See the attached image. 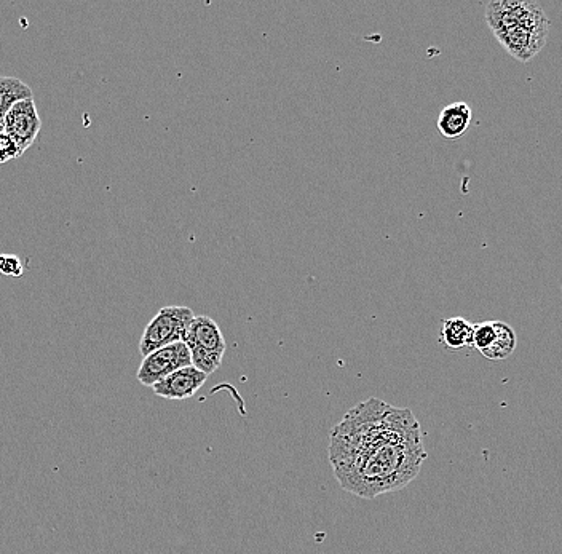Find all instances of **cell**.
Returning <instances> with one entry per match:
<instances>
[{"instance_id":"obj_5","label":"cell","mask_w":562,"mask_h":554,"mask_svg":"<svg viewBox=\"0 0 562 554\" xmlns=\"http://www.w3.org/2000/svg\"><path fill=\"white\" fill-rule=\"evenodd\" d=\"M187 366H192L190 350L187 349L186 342H178L155 350L151 355L144 357L136 377L139 384L152 388L160 380Z\"/></svg>"},{"instance_id":"obj_10","label":"cell","mask_w":562,"mask_h":554,"mask_svg":"<svg viewBox=\"0 0 562 554\" xmlns=\"http://www.w3.org/2000/svg\"><path fill=\"white\" fill-rule=\"evenodd\" d=\"M29 98H32V90L23 80L0 76V130L4 128L5 117L10 109Z\"/></svg>"},{"instance_id":"obj_15","label":"cell","mask_w":562,"mask_h":554,"mask_svg":"<svg viewBox=\"0 0 562 554\" xmlns=\"http://www.w3.org/2000/svg\"><path fill=\"white\" fill-rule=\"evenodd\" d=\"M561 291H562V286H561Z\"/></svg>"},{"instance_id":"obj_1","label":"cell","mask_w":562,"mask_h":554,"mask_svg":"<svg viewBox=\"0 0 562 554\" xmlns=\"http://www.w3.org/2000/svg\"><path fill=\"white\" fill-rule=\"evenodd\" d=\"M328 451L337 483L368 500L408 486L427 459L422 428L411 409L377 398L345 414L329 435Z\"/></svg>"},{"instance_id":"obj_9","label":"cell","mask_w":562,"mask_h":554,"mask_svg":"<svg viewBox=\"0 0 562 554\" xmlns=\"http://www.w3.org/2000/svg\"><path fill=\"white\" fill-rule=\"evenodd\" d=\"M441 344L449 350H460L471 347L473 341V323L467 318L454 317L443 320L441 328Z\"/></svg>"},{"instance_id":"obj_4","label":"cell","mask_w":562,"mask_h":554,"mask_svg":"<svg viewBox=\"0 0 562 554\" xmlns=\"http://www.w3.org/2000/svg\"><path fill=\"white\" fill-rule=\"evenodd\" d=\"M186 345L190 350L192 365L208 376L221 366L227 349L218 323L206 315L194 318L187 333Z\"/></svg>"},{"instance_id":"obj_3","label":"cell","mask_w":562,"mask_h":554,"mask_svg":"<svg viewBox=\"0 0 562 554\" xmlns=\"http://www.w3.org/2000/svg\"><path fill=\"white\" fill-rule=\"evenodd\" d=\"M194 318V312L189 307H163L144 329L143 337L139 341V352L143 357H147L167 345L186 342Z\"/></svg>"},{"instance_id":"obj_6","label":"cell","mask_w":562,"mask_h":554,"mask_svg":"<svg viewBox=\"0 0 562 554\" xmlns=\"http://www.w3.org/2000/svg\"><path fill=\"white\" fill-rule=\"evenodd\" d=\"M42 128L39 111H37L34 98L24 99L10 109L5 117L4 128L10 138L20 147L21 154L28 151L36 143Z\"/></svg>"},{"instance_id":"obj_11","label":"cell","mask_w":562,"mask_h":554,"mask_svg":"<svg viewBox=\"0 0 562 554\" xmlns=\"http://www.w3.org/2000/svg\"><path fill=\"white\" fill-rule=\"evenodd\" d=\"M494 321L497 337H495L494 344H492L489 349L481 352V355L486 357L487 360L492 361L507 360L516 350L515 329L511 328L505 321Z\"/></svg>"},{"instance_id":"obj_13","label":"cell","mask_w":562,"mask_h":554,"mask_svg":"<svg viewBox=\"0 0 562 554\" xmlns=\"http://www.w3.org/2000/svg\"><path fill=\"white\" fill-rule=\"evenodd\" d=\"M24 267L16 254H0V274L5 277L20 278Z\"/></svg>"},{"instance_id":"obj_14","label":"cell","mask_w":562,"mask_h":554,"mask_svg":"<svg viewBox=\"0 0 562 554\" xmlns=\"http://www.w3.org/2000/svg\"><path fill=\"white\" fill-rule=\"evenodd\" d=\"M21 155L23 154L15 141L4 130H0V165H4L10 160L20 159Z\"/></svg>"},{"instance_id":"obj_12","label":"cell","mask_w":562,"mask_h":554,"mask_svg":"<svg viewBox=\"0 0 562 554\" xmlns=\"http://www.w3.org/2000/svg\"><path fill=\"white\" fill-rule=\"evenodd\" d=\"M497 331H495V321H483V323H476L473 325V341L471 347L484 352L494 344Z\"/></svg>"},{"instance_id":"obj_8","label":"cell","mask_w":562,"mask_h":554,"mask_svg":"<svg viewBox=\"0 0 562 554\" xmlns=\"http://www.w3.org/2000/svg\"><path fill=\"white\" fill-rule=\"evenodd\" d=\"M471 119H473L471 107L464 101H459V103H452L444 107L440 112L436 127L444 138L457 139L467 133Z\"/></svg>"},{"instance_id":"obj_2","label":"cell","mask_w":562,"mask_h":554,"mask_svg":"<svg viewBox=\"0 0 562 554\" xmlns=\"http://www.w3.org/2000/svg\"><path fill=\"white\" fill-rule=\"evenodd\" d=\"M486 23L513 58L527 63L547 44L550 21L535 2L499 0L486 5Z\"/></svg>"},{"instance_id":"obj_7","label":"cell","mask_w":562,"mask_h":554,"mask_svg":"<svg viewBox=\"0 0 562 554\" xmlns=\"http://www.w3.org/2000/svg\"><path fill=\"white\" fill-rule=\"evenodd\" d=\"M208 374L194 365L179 369L152 387L155 395L165 400H189L205 385Z\"/></svg>"}]
</instances>
